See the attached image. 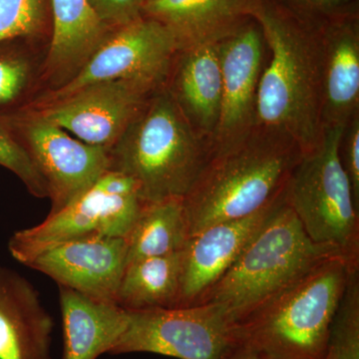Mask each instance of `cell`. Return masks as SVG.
<instances>
[{
  "mask_svg": "<svg viewBox=\"0 0 359 359\" xmlns=\"http://www.w3.org/2000/svg\"><path fill=\"white\" fill-rule=\"evenodd\" d=\"M268 57L257 89L256 126L289 137L302 155L323 139V25L283 0H250Z\"/></svg>",
  "mask_w": 359,
  "mask_h": 359,
  "instance_id": "1",
  "label": "cell"
},
{
  "mask_svg": "<svg viewBox=\"0 0 359 359\" xmlns=\"http://www.w3.org/2000/svg\"><path fill=\"white\" fill-rule=\"evenodd\" d=\"M302 156L289 137L259 127L212 154L183 198L189 238L212 224L245 218L273 204L285 192Z\"/></svg>",
  "mask_w": 359,
  "mask_h": 359,
  "instance_id": "2",
  "label": "cell"
},
{
  "mask_svg": "<svg viewBox=\"0 0 359 359\" xmlns=\"http://www.w3.org/2000/svg\"><path fill=\"white\" fill-rule=\"evenodd\" d=\"M110 170L138 185L143 204L184 198L212 155L166 86L156 90L109 150Z\"/></svg>",
  "mask_w": 359,
  "mask_h": 359,
  "instance_id": "3",
  "label": "cell"
},
{
  "mask_svg": "<svg viewBox=\"0 0 359 359\" xmlns=\"http://www.w3.org/2000/svg\"><path fill=\"white\" fill-rule=\"evenodd\" d=\"M351 264H318L238 321V346L266 359H323Z\"/></svg>",
  "mask_w": 359,
  "mask_h": 359,
  "instance_id": "4",
  "label": "cell"
},
{
  "mask_svg": "<svg viewBox=\"0 0 359 359\" xmlns=\"http://www.w3.org/2000/svg\"><path fill=\"white\" fill-rule=\"evenodd\" d=\"M334 257H344L334 248L311 241L283 195L235 264L200 304H218L237 323Z\"/></svg>",
  "mask_w": 359,
  "mask_h": 359,
  "instance_id": "5",
  "label": "cell"
},
{
  "mask_svg": "<svg viewBox=\"0 0 359 359\" xmlns=\"http://www.w3.org/2000/svg\"><path fill=\"white\" fill-rule=\"evenodd\" d=\"M346 126L323 129L320 145L302 156L283 195L311 241L359 264V207L339 157Z\"/></svg>",
  "mask_w": 359,
  "mask_h": 359,
  "instance_id": "6",
  "label": "cell"
},
{
  "mask_svg": "<svg viewBox=\"0 0 359 359\" xmlns=\"http://www.w3.org/2000/svg\"><path fill=\"white\" fill-rule=\"evenodd\" d=\"M143 203L136 182L108 170L88 191L36 226L16 231L8 241L11 257L27 266L45 250L92 237L127 238Z\"/></svg>",
  "mask_w": 359,
  "mask_h": 359,
  "instance_id": "7",
  "label": "cell"
},
{
  "mask_svg": "<svg viewBox=\"0 0 359 359\" xmlns=\"http://www.w3.org/2000/svg\"><path fill=\"white\" fill-rule=\"evenodd\" d=\"M236 325L229 313L214 304L128 311L126 330L110 354L221 359L240 347Z\"/></svg>",
  "mask_w": 359,
  "mask_h": 359,
  "instance_id": "8",
  "label": "cell"
},
{
  "mask_svg": "<svg viewBox=\"0 0 359 359\" xmlns=\"http://www.w3.org/2000/svg\"><path fill=\"white\" fill-rule=\"evenodd\" d=\"M178 52L166 26L143 16L109 33L81 69L46 96L48 105L101 82L138 80L164 86Z\"/></svg>",
  "mask_w": 359,
  "mask_h": 359,
  "instance_id": "9",
  "label": "cell"
},
{
  "mask_svg": "<svg viewBox=\"0 0 359 359\" xmlns=\"http://www.w3.org/2000/svg\"><path fill=\"white\" fill-rule=\"evenodd\" d=\"M159 88L138 80L101 82L47 105L39 116L80 141L110 150Z\"/></svg>",
  "mask_w": 359,
  "mask_h": 359,
  "instance_id": "10",
  "label": "cell"
},
{
  "mask_svg": "<svg viewBox=\"0 0 359 359\" xmlns=\"http://www.w3.org/2000/svg\"><path fill=\"white\" fill-rule=\"evenodd\" d=\"M218 48L223 91L212 154L243 140L256 126L257 89L268 57L261 26L252 18L218 42Z\"/></svg>",
  "mask_w": 359,
  "mask_h": 359,
  "instance_id": "11",
  "label": "cell"
},
{
  "mask_svg": "<svg viewBox=\"0 0 359 359\" xmlns=\"http://www.w3.org/2000/svg\"><path fill=\"white\" fill-rule=\"evenodd\" d=\"M28 155L46 183L55 214L83 195L111 167L109 149L73 138L40 116L26 129Z\"/></svg>",
  "mask_w": 359,
  "mask_h": 359,
  "instance_id": "12",
  "label": "cell"
},
{
  "mask_svg": "<svg viewBox=\"0 0 359 359\" xmlns=\"http://www.w3.org/2000/svg\"><path fill=\"white\" fill-rule=\"evenodd\" d=\"M126 266V238L92 237L45 250L26 266L49 276L58 287L116 302Z\"/></svg>",
  "mask_w": 359,
  "mask_h": 359,
  "instance_id": "13",
  "label": "cell"
},
{
  "mask_svg": "<svg viewBox=\"0 0 359 359\" xmlns=\"http://www.w3.org/2000/svg\"><path fill=\"white\" fill-rule=\"evenodd\" d=\"M283 195L249 217L212 224L188 238L182 250L177 308L197 306L203 302L263 226Z\"/></svg>",
  "mask_w": 359,
  "mask_h": 359,
  "instance_id": "14",
  "label": "cell"
},
{
  "mask_svg": "<svg viewBox=\"0 0 359 359\" xmlns=\"http://www.w3.org/2000/svg\"><path fill=\"white\" fill-rule=\"evenodd\" d=\"M53 330L36 287L0 264V359H54Z\"/></svg>",
  "mask_w": 359,
  "mask_h": 359,
  "instance_id": "15",
  "label": "cell"
},
{
  "mask_svg": "<svg viewBox=\"0 0 359 359\" xmlns=\"http://www.w3.org/2000/svg\"><path fill=\"white\" fill-rule=\"evenodd\" d=\"M165 86L193 129L212 145L223 91L218 42L180 50Z\"/></svg>",
  "mask_w": 359,
  "mask_h": 359,
  "instance_id": "16",
  "label": "cell"
},
{
  "mask_svg": "<svg viewBox=\"0 0 359 359\" xmlns=\"http://www.w3.org/2000/svg\"><path fill=\"white\" fill-rule=\"evenodd\" d=\"M323 129L346 126L359 113V13L323 25Z\"/></svg>",
  "mask_w": 359,
  "mask_h": 359,
  "instance_id": "17",
  "label": "cell"
},
{
  "mask_svg": "<svg viewBox=\"0 0 359 359\" xmlns=\"http://www.w3.org/2000/svg\"><path fill=\"white\" fill-rule=\"evenodd\" d=\"M250 0H149L143 16L159 21L174 35L178 49L216 43L250 20Z\"/></svg>",
  "mask_w": 359,
  "mask_h": 359,
  "instance_id": "18",
  "label": "cell"
},
{
  "mask_svg": "<svg viewBox=\"0 0 359 359\" xmlns=\"http://www.w3.org/2000/svg\"><path fill=\"white\" fill-rule=\"evenodd\" d=\"M62 318L63 359H97L110 353L124 334L128 311L58 287Z\"/></svg>",
  "mask_w": 359,
  "mask_h": 359,
  "instance_id": "19",
  "label": "cell"
},
{
  "mask_svg": "<svg viewBox=\"0 0 359 359\" xmlns=\"http://www.w3.org/2000/svg\"><path fill=\"white\" fill-rule=\"evenodd\" d=\"M53 34L47 57L52 74L75 75L109 34L87 0H50Z\"/></svg>",
  "mask_w": 359,
  "mask_h": 359,
  "instance_id": "20",
  "label": "cell"
},
{
  "mask_svg": "<svg viewBox=\"0 0 359 359\" xmlns=\"http://www.w3.org/2000/svg\"><path fill=\"white\" fill-rule=\"evenodd\" d=\"M182 275V252L148 257L126 266L116 304L126 311L176 309Z\"/></svg>",
  "mask_w": 359,
  "mask_h": 359,
  "instance_id": "21",
  "label": "cell"
},
{
  "mask_svg": "<svg viewBox=\"0 0 359 359\" xmlns=\"http://www.w3.org/2000/svg\"><path fill=\"white\" fill-rule=\"evenodd\" d=\"M183 198L143 204L127 236V264L182 252L188 241Z\"/></svg>",
  "mask_w": 359,
  "mask_h": 359,
  "instance_id": "22",
  "label": "cell"
},
{
  "mask_svg": "<svg viewBox=\"0 0 359 359\" xmlns=\"http://www.w3.org/2000/svg\"><path fill=\"white\" fill-rule=\"evenodd\" d=\"M323 359H359V266L349 273Z\"/></svg>",
  "mask_w": 359,
  "mask_h": 359,
  "instance_id": "23",
  "label": "cell"
},
{
  "mask_svg": "<svg viewBox=\"0 0 359 359\" xmlns=\"http://www.w3.org/2000/svg\"><path fill=\"white\" fill-rule=\"evenodd\" d=\"M50 0H0V42L39 32Z\"/></svg>",
  "mask_w": 359,
  "mask_h": 359,
  "instance_id": "24",
  "label": "cell"
},
{
  "mask_svg": "<svg viewBox=\"0 0 359 359\" xmlns=\"http://www.w3.org/2000/svg\"><path fill=\"white\" fill-rule=\"evenodd\" d=\"M0 165L13 172L36 197L48 196L46 183L27 151L0 128Z\"/></svg>",
  "mask_w": 359,
  "mask_h": 359,
  "instance_id": "25",
  "label": "cell"
},
{
  "mask_svg": "<svg viewBox=\"0 0 359 359\" xmlns=\"http://www.w3.org/2000/svg\"><path fill=\"white\" fill-rule=\"evenodd\" d=\"M97 18L110 29L143 18L144 0H87Z\"/></svg>",
  "mask_w": 359,
  "mask_h": 359,
  "instance_id": "26",
  "label": "cell"
},
{
  "mask_svg": "<svg viewBox=\"0 0 359 359\" xmlns=\"http://www.w3.org/2000/svg\"><path fill=\"white\" fill-rule=\"evenodd\" d=\"M342 168L348 177L354 200L359 207V113L347 123L339 145Z\"/></svg>",
  "mask_w": 359,
  "mask_h": 359,
  "instance_id": "27",
  "label": "cell"
},
{
  "mask_svg": "<svg viewBox=\"0 0 359 359\" xmlns=\"http://www.w3.org/2000/svg\"><path fill=\"white\" fill-rule=\"evenodd\" d=\"M313 20L327 22L339 16L359 13V0H283Z\"/></svg>",
  "mask_w": 359,
  "mask_h": 359,
  "instance_id": "28",
  "label": "cell"
},
{
  "mask_svg": "<svg viewBox=\"0 0 359 359\" xmlns=\"http://www.w3.org/2000/svg\"><path fill=\"white\" fill-rule=\"evenodd\" d=\"M27 73V66L22 61L0 59V103L8 102L20 93Z\"/></svg>",
  "mask_w": 359,
  "mask_h": 359,
  "instance_id": "29",
  "label": "cell"
},
{
  "mask_svg": "<svg viewBox=\"0 0 359 359\" xmlns=\"http://www.w3.org/2000/svg\"><path fill=\"white\" fill-rule=\"evenodd\" d=\"M221 359H266L259 355L250 349L244 348V347H238L235 351H231L228 355L224 356Z\"/></svg>",
  "mask_w": 359,
  "mask_h": 359,
  "instance_id": "30",
  "label": "cell"
},
{
  "mask_svg": "<svg viewBox=\"0 0 359 359\" xmlns=\"http://www.w3.org/2000/svg\"><path fill=\"white\" fill-rule=\"evenodd\" d=\"M149 1V0H144V2Z\"/></svg>",
  "mask_w": 359,
  "mask_h": 359,
  "instance_id": "31",
  "label": "cell"
}]
</instances>
